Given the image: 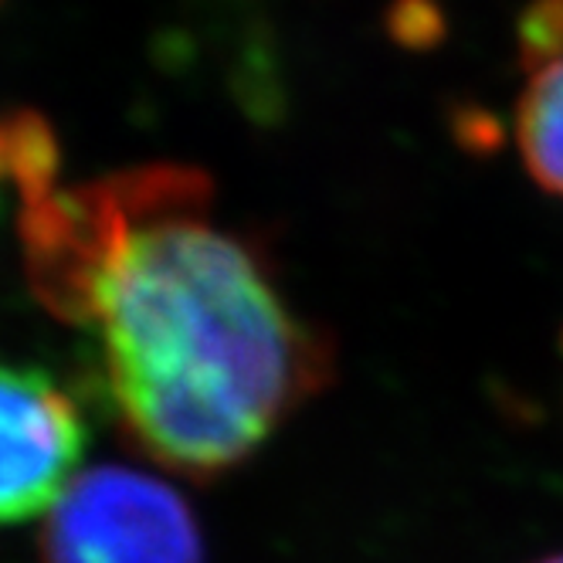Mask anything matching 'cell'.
<instances>
[{"mask_svg":"<svg viewBox=\"0 0 563 563\" xmlns=\"http://www.w3.org/2000/svg\"><path fill=\"white\" fill-rule=\"evenodd\" d=\"M42 563H205L184 496L146 472L99 465L48 509Z\"/></svg>","mask_w":563,"mask_h":563,"instance_id":"7a4b0ae2","label":"cell"},{"mask_svg":"<svg viewBox=\"0 0 563 563\" xmlns=\"http://www.w3.org/2000/svg\"><path fill=\"white\" fill-rule=\"evenodd\" d=\"M516 140L530 177L563 197V58L530 75L516 109Z\"/></svg>","mask_w":563,"mask_h":563,"instance_id":"277c9868","label":"cell"},{"mask_svg":"<svg viewBox=\"0 0 563 563\" xmlns=\"http://www.w3.org/2000/svg\"><path fill=\"white\" fill-rule=\"evenodd\" d=\"M519 48L533 71L563 58V0H533L519 21Z\"/></svg>","mask_w":563,"mask_h":563,"instance_id":"5b68a950","label":"cell"},{"mask_svg":"<svg viewBox=\"0 0 563 563\" xmlns=\"http://www.w3.org/2000/svg\"><path fill=\"white\" fill-rule=\"evenodd\" d=\"M18 184L34 286L99 333L119 421L153 462L221 475L327 384V340L252 241L211 221L197 170L146 167L55 190L42 159Z\"/></svg>","mask_w":563,"mask_h":563,"instance_id":"6da1fadb","label":"cell"},{"mask_svg":"<svg viewBox=\"0 0 563 563\" xmlns=\"http://www.w3.org/2000/svg\"><path fill=\"white\" fill-rule=\"evenodd\" d=\"M540 563H563V553H556V556H547V560H540Z\"/></svg>","mask_w":563,"mask_h":563,"instance_id":"52a82bcc","label":"cell"},{"mask_svg":"<svg viewBox=\"0 0 563 563\" xmlns=\"http://www.w3.org/2000/svg\"><path fill=\"white\" fill-rule=\"evenodd\" d=\"M394 37L405 45H431L441 37V11L434 0H397L390 14Z\"/></svg>","mask_w":563,"mask_h":563,"instance_id":"8992f818","label":"cell"},{"mask_svg":"<svg viewBox=\"0 0 563 563\" xmlns=\"http://www.w3.org/2000/svg\"><path fill=\"white\" fill-rule=\"evenodd\" d=\"M82 445V418L48 374L0 364V527L48 512Z\"/></svg>","mask_w":563,"mask_h":563,"instance_id":"3957f363","label":"cell"}]
</instances>
